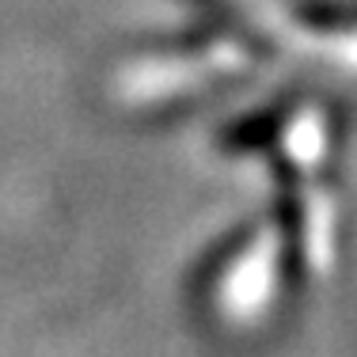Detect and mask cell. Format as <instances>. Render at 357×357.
<instances>
[{"label": "cell", "mask_w": 357, "mask_h": 357, "mask_svg": "<svg viewBox=\"0 0 357 357\" xmlns=\"http://www.w3.org/2000/svg\"><path fill=\"white\" fill-rule=\"evenodd\" d=\"M316 27H319V35L327 38V46L335 50L338 61L357 69V8H338V15L316 20Z\"/></svg>", "instance_id": "obj_1"}]
</instances>
